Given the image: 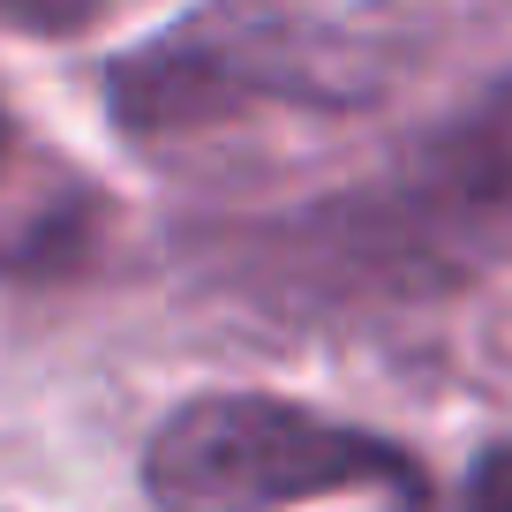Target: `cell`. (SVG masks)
<instances>
[{
  "label": "cell",
  "instance_id": "1",
  "mask_svg": "<svg viewBox=\"0 0 512 512\" xmlns=\"http://www.w3.org/2000/svg\"><path fill=\"white\" fill-rule=\"evenodd\" d=\"M272 287L302 302H400L452 294L512 256V83L452 113L400 159V174L287 219Z\"/></svg>",
  "mask_w": 512,
  "mask_h": 512
},
{
  "label": "cell",
  "instance_id": "2",
  "mask_svg": "<svg viewBox=\"0 0 512 512\" xmlns=\"http://www.w3.org/2000/svg\"><path fill=\"white\" fill-rule=\"evenodd\" d=\"M151 512H302L332 497L430 505V482L392 437L354 430L279 392H196L144 437Z\"/></svg>",
  "mask_w": 512,
  "mask_h": 512
},
{
  "label": "cell",
  "instance_id": "3",
  "mask_svg": "<svg viewBox=\"0 0 512 512\" xmlns=\"http://www.w3.org/2000/svg\"><path fill=\"white\" fill-rule=\"evenodd\" d=\"M106 0H0V31L23 38H76Z\"/></svg>",
  "mask_w": 512,
  "mask_h": 512
},
{
  "label": "cell",
  "instance_id": "4",
  "mask_svg": "<svg viewBox=\"0 0 512 512\" xmlns=\"http://www.w3.org/2000/svg\"><path fill=\"white\" fill-rule=\"evenodd\" d=\"M467 512H512V445H490L467 475Z\"/></svg>",
  "mask_w": 512,
  "mask_h": 512
},
{
  "label": "cell",
  "instance_id": "5",
  "mask_svg": "<svg viewBox=\"0 0 512 512\" xmlns=\"http://www.w3.org/2000/svg\"><path fill=\"white\" fill-rule=\"evenodd\" d=\"M0 151H8V106H0Z\"/></svg>",
  "mask_w": 512,
  "mask_h": 512
}]
</instances>
